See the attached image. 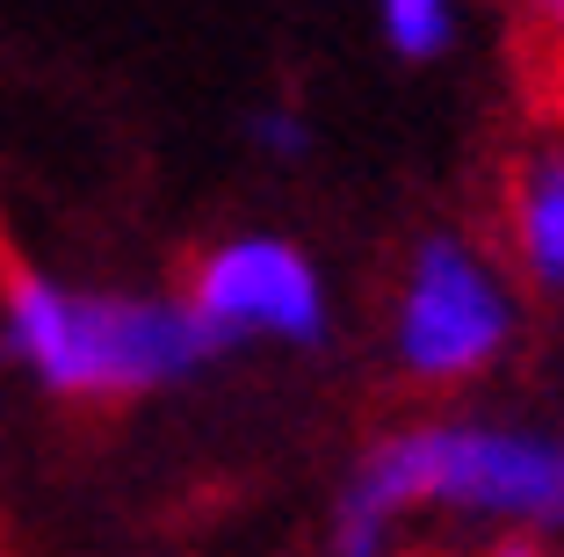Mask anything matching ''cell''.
Returning a JSON list of instances; mask_svg holds the SVG:
<instances>
[{"label":"cell","instance_id":"cell-1","mask_svg":"<svg viewBox=\"0 0 564 557\" xmlns=\"http://www.w3.org/2000/svg\"><path fill=\"white\" fill-rule=\"evenodd\" d=\"M413 507L514 528H564V442L535 427H413L362 457L340 492L333 550L369 557Z\"/></svg>","mask_w":564,"mask_h":557},{"label":"cell","instance_id":"cell-2","mask_svg":"<svg viewBox=\"0 0 564 557\" xmlns=\"http://www.w3.org/2000/svg\"><path fill=\"white\" fill-rule=\"evenodd\" d=\"M8 347L36 369V384L66 398L152 392L182 384L217 355L196 304L160 297H80L44 276H15L8 290Z\"/></svg>","mask_w":564,"mask_h":557},{"label":"cell","instance_id":"cell-3","mask_svg":"<svg viewBox=\"0 0 564 557\" xmlns=\"http://www.w3.org/2000/svg\"><path fill=\"white\" fill-rule=\"evenodd\" d=\"M514 333V304L499 290V276L456 239H427L405 268V297H399V362L427 384L470 377L507 347Z\"/></svg>","mask_w":564,"mask_h":557},{"label":"cell","instance_id":"cell-4","mask_svg":"<svg viewBox=\"0 0 564 557\" xmlns=\"http://www.w3.org/2000/svg\"><path fill=\"white\" fill-rule=\"evenodd\" d=\"M196 319L210 326L217 347H239L253 333H275L290 347L326 341V282H318L312 254L290 239H225L196 276Z\"/></svg>","mask_w":564,"mask_h":557},{"label":"cell","instance_id":"cell-5","mask_svg":"<svg viewBox=\"0 0 564 557\" xmlns=\"http://www.w3.org/2000/svg\"><path fill=\"white\" fill-rule=\"evenodd\" d=\"M514 232H521V261L543 290H564V152L529 160L514 189Z\"/></svg>","mask_w":564,"mask_h":557},{"label":"cell","instance_id":"cell-6","mask_svg":"<svg viewBox=\"0 0 564 557\" xmlns=\"http://www.w3.org/2000/svg\"><path fill=\"white\" fill-rule=\"evenodd\" d=\"M399 58H442L456 44V0H377Z\"/></svg>","mask_w":564,"mask_h":557},{"label":"cell","instance_id":"cell-7","mask_svg":"<svg viewBox=\"0 0 564 557\" xmlns=\"http://www.w3.org/2000/svg\"><path fill=\"white\" fill-rule=\"evenodd\" d=\"M253 146H261L268 160H304V152H312V131H304L297 109H261L253 116Z\"/></svg>","mask_w":564,"mask_h":557},{"label":"cell","instance_id":"cell-8","mask_svg":"<svg viewBox=\"0 0 564 557\" xmlns=\"http://www.w3.org/2000/svg\"><path fill=\"white\" fill-rule=\"evenodd\" d=\"M535 8H543V15H550V22L564 30V0H535Z\"/></svg>","mask_w":564,"mask_h":557}]
</instances>
